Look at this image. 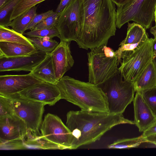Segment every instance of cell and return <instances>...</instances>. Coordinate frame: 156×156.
<instances>
[{
  "mask_svg": "<svg viewBox=\"0 0 156 156\" xmlns=\"http://www.w3.org/2000/svg\"><path fill=\"white\" fill-rule=\"evenodd\" d=\"M5 41L33 45L28 38L8 27L0 26V41Z\"/></svg>",
  "mask_w": 156,
  "mask_h": 156,
  "instance_id": "obj_23",
  "label": "cell"
},
{
  "mask_svg": "<svg viewBox=\"0 0 156 156\" xmlns=\"http://www.w3.org/2000/svg\"><path fill=\"white\" fill-rule=\"evenodd\" d=\"M58 17V14L55 12L54 14L47 17L36 25L33 30L49 29L55 27Z\"/></svg>",
  "mask_w": 156,
  "mask_h": 156,
  "instance_id": "obj_30",
  "label": "cell"
},
{
  "mask_svg": "<svg viewBox=\"0 0 156 156\" xmlns=\"http://www.w3.org/2000/svg\"><path fill=\"white\" fill-rule=\"evenodd\" d=\"M82 9V0H73L58 14L55 27L60 41H76L80 32Z\"/></svg>",
  "mask_w": 156,
  "mask_h": 156,
  "instance_id": "obj_9",
  "label": "cell"
},
{
  "mask_svg": "<svg viewBox=\"0 0 156 156\" xmlns=\"http://www.w3.org/2000/svg\"><path fill=\"white\" fill-rule=\"evenodd\" d=\"M133 82L136 92L156 86V68L152 60Z\"/></svg>",
  "mask_w": 156,
  "mask_h": 156,
  "instance_id": "obj_20",
  "label": "cell"
},
{
  "mask_svg": "<svg viewBox=\"0 0 156 156\" xmlns=\"http://www.w3.org/2000/svg\"><path fill=\"white\" fill-rule=\"evenodd\" d=\"M2 96L5 97L13 113L24 121L27 130L26 139L41 135L40 130L46 105L42 102L22 98L16 94Z\"/></svg>",
  "mask_w": 156,
  "mask_h": 156,
  "instance_id": "obj_4",
  "label": "cell"
},
{
  "mask_svg": "<svg viewBox=\"0 0 156 156\" xmlns=\"http://www.w3.org/2000/svg\"><path fill=\"white\" fill-rule=\"evenodd\" d=\"M40 130L41 135L47 140L70 149L73 140L72 133L56 115L48 113L45 116Z\"/></svg>",
  "mask_w": 156,
  "mask_h": 156,
  "instance_id": "obj_10",
  "label": "cell"
},
{
  "mask_svg": "<svg viewBox=\"0 0 156 156\" xmlns=\"http://www.w3.org/2000/svg\"><path fill=\"white\" fill-rule=\"evenodd\" d=\"M34 45L5 41H0V57L29 55L38 51Z\"/></svg>",
  "mask_w": 156,
  "mask_h": 156,
  "instance_id": "obj_18",
  "label": "cell"
},
{
  "mask_svg": "<svg viewBox=\"0 0 156 156\" xmlns=\"http://www.w3.org/2000/svg\"><path fill=\"white\" fill-rule=\"evenodd\" d=\"M70 44V42L60 41L57 47L50 53L55 75L57 81L61 78L74 64Z\"/></svg>",
  "mask_w": 156,
  "mask_h": 156,
  "instance_id": "obj_16",
  "label": "cell"
},
{
  "mask_svg": "<svg viewBox=\"0 0 156 156\" xmlns=\"http://www.w3.org/2000/svg\"><path fill=\"white\" fill-rule=\"evenodd\" d=\"M21 98L52 106L61 99V93L55 84L43 82L16 94Z\"/></svg>",
  "mask_w": 156,
  "mask_h": 156,
  "instance_id": "obj_11",
  "label": "cell"
},
{
  "mask_svg": "<svg viewBox=\"0 0 156 156\" xmlns=\"http://www.w3.org/2000/svg\"><path fill=\"white\" fill-rule=\"evenodd\" d=\"M152 61L154 63L156 68V55L152 59Z\"/></svg>",
  "mask_w": 156,
  "mask_h": 156,
  "instance_id": "obj_40",
  "label": "cell"
},
{
  "mask_svg": "<svg viewBox=\"0 0 156 156\" xmlns=\"http://www.w3.org/2000/svg\"><path fill=\"white\" fill-rule=\"evenodd\" d=\"M156 134V120L147 129L144 131L141 135L146 138L151 135Z\"/></svg>",
  "mask_w": 156,
  "mask_h": 156,
  "instance_id": "obj_33",
  "label": "cell"
},
{
  "mask_svg": "<svg viewBox=\"0 0 156 156\" xmlns=\"http://www.w3.org/2000/svg\"><path fill=\"white\" fill-rule=\"evenodd\" d=\"M34 76L43 82L55 84L57 80L54 69L50 53L30 73Z\"/></svg>",
  "mask_w": 156,
  "mask_h": 156,
  "instance_id": "obj_19",
  "label": "cell"
},
{
  "mask_svg": "<svg viewBox=\"0 0 156 156\" xmlns=\"http://www.w3.org/2000/svg\"><path fill=\"white\" fill-rule=\"evenodd\" d=\"M87 56L89 82L93 84L104 83L119 71L115 52L106 45L91 49Z\"/></svg>",
  "mask_w": 156,
  "mask_h": 156,
  "instance_id": "obj_5",
  "label": "cell"
},
{
  "mask_svg": "<svg viewBox=\"0 0 156 156\" xmlns=\"http://www.w3.org/2000/svg\"><path fill=\"white\" fill-rule=\"evenodd\" d=\"M47 53L40 50L29 55L0 57V72L31 71L45 58Z\"/></svg>",
  "mask_w": 156,
  "mask_h": 156,
  "instance_id": "obj_12",
  "label": "cell"
},
{
  "mask_svg": "<svg viewBox=\"0 0 156 156\" xmlns=\"http://www.w3.org/2000/svg\"><path fill=\"white\" fill-rule=\"evenodd\" d=\"M124 124H135L134 121L125 118L122 114L70 111L66 114V126L73 136L71 150L99 140L114 126Z\"/></svg>",
  "mask_w": 156,
  "mask_h": 156,
  "instance_id": "obj_2",
  "label": "cell"
},
{
  "mask_svg": "<svg viewBox=\"0 0 156 156\" xmlns=\"http://www.w3.org/2000/svg\"><path fill=\"white\" fill-rule=\"evenodd\" d=\"M24 34L28 37H48L52 38L54 37H57L60 38L58 31L55 27L49 29L33 30L25 33Z\"/></svg>",
  "mask_w": 156,
  "mask_h": 156,
  "instance_id": "obj_28",
  "label": "cell"
},
{
  "mask_svg": "<svg viewBox=\"0 0 156 156\" xmlns=\"http://www.w3.org/2000/svg\"><path fill=\"white\" fill-rule=\"evenodd\" d=\"M123 78L119 70L110 79L98 85L106 97L110 114H122L133 100L136 92L133 82Z\"/></svg>",
  "mask_w": 156,
  "mask_h": 156,
  "instance_id": "obj_6",
  "label": "cell"
},
{
  "mask_svg": "<svg viewBox=\"0 0 156 156\" xmlns=\"http://www.w3.org/2000/svg\"><path fill=\"white\" fill-rule=\"evenodd\" d=\"M1 150L26 149L23 140H14L0 143Z\"/></svg>",
  "mask_w": 156,
  "mask_h": 156,
  "instance_id": "obj_31",
  "label": "cell"
},
{
  "mask_svg": "<svg viewBox=\"0 0 156 156\" xmlns=\"http://www.w3.org/2000/svg\"><path fill=\"white\" fill-rule=\"evenodd\" d=\"M133 101L135 124L144 132L156 120V116L144 100L141 92H136Z\"/></svg>",
  "mask_w": 156,
  "mask_h": 156,
  "instance_id": "obj_17",
  "label": "cell"
},
{
  "mask_svg": "<svg viewBox=\"0 0 156 156\" xmlns=\"http://www.w3.org/2000/svg\"><path fill=\"white\" fill-rule=\"evenodd\" d=\"M141 92L146 103L156 116V86Z\"/></svg>",
  "mask_w": 156,
  "mask_h": 156,
  "instance_id": "obj_29",
  "label": "cell"
},
{
  "mask_svg": "<svg viewBox=\"0 0 156 156\" xmlns=\"http://www.w3.org/2000/svg\"><path fill=\"white\" fill-rule=\"evenodd\" d=\"M9 0H0V7L8 1Z\"/></svg>",
  "mask_w": 156,
  "mask_h": 156,
  "instance_id": "obj_39",
  "label": "cell"
},
{
  "mask_svg": "<svg viewBox=\"0 0 156 156\" xmlns=\"http://www.w3.org/2000/svg\"><path fill=\"white\" fill-rule=\"evenodd\" d=\"M128 23L126 36L115 51L119 61L121 60L123 52L133 51L140 47L149 38L146 29L142 26L135 22Z\"/></svg>",
  "mask_w": 156,
  "mask_h": 156,
  "instance_id": "obj_15",
  "label": "cell"
},
{
  "mask_svg": "<svg viewBox=\"0 0 156 156\" xmlns=\"http://www.w3.org/2000/svg\"><path fill=\"white\" fill-rule=\"evenodd\" d=\"M154 20H155V22H156V6L155 11V12H154Z\"/></svg>",
  "mask_w": 156,
  "mask_h": 156,
  "instance_id": "obj_41",
  "label": "cell"
},
{
  "mask_svg": "<svg viewBox=\"0 0 156 156\" xmlns=\"http://www.w3.org/2000/svg\"><path fill=\"white\" fill-rule=\"evenodd\" d=\"M20 0H9L0 7V26L9 27L15 7Z\"/></svg>",
  "mask_w": 156,
  "mask_h": 156,
  "instance_id": "obj_26",
  "label": "cell"
},
{
  "mask_svg": "<svg viewBox=\"0 0 156 156\" xmlns=\"http://www.w3.org/2000/svg\"><path fill=\"white\" fill-rule=\"evenodd\" d=\"M55 85L60 90L61 99L78 106L81 110L108 112L106 97L98 85L67 76H63Z\"/></svg>",
  "mask_w": 156,
  "mask_h": 156,
  "instance_id": "obj_3",
  "label": "cell"
},
{
  "mask_svg": "<svg viewBox=\"0 0 156 156\" xmlns=\"http://www.w3.org/2000/svg\"><path fill=\"white\" fill-rule=\"evenodd\" d=\"M80 32L76 42L79 48L90 50L107 45L114 36L116 12L112 0H82Z\"/></svg>",
  "mask_w": 156,
  "mask_h": 156,
  "instance_id": "obj_1",
  "label": "cell"
},
{
  "mask_svg": "<svg viewBox=\"0 0 156 156\" xmlns=\"http://www.w3.org/2000/svg\"><path fill=\"white\" fill-rule=\"evenodd\" d=\"M152 49L153 58L156 55V37H154L153 40Z\"/></svg>",
  "mask_w": 156,
  "mask_h": 156,
  "instance_id": "obj_37",
  "label": "cell"
},
{
  "mask_svg": "<svg viewBox=\"0 0 156 156\" xmlns=\"http://www.w3.org/2000/svg\"><path fill=\"white\" fill-rule=\"evenodd\" d=\"M73 0H60L55 12L58 14L71 2Z\"/></svg>",
  "mask_w": 156,
  "mask_h": 156,
  "instance_id": "obj_34",
  "label": "cell"
},
{
  "mask_svg": "<svg viewBox=\"0 0 156 156\" xmlns=\"http://www.w3.org/2000/svg\"><path fill=\"white\" fill-rule=\"evenodd\" d=\"M37 7L35 6L23 14L12 20L9 26L16 32L23 34L35 15Z\"/></svg>",
  "mask_w": 156,
  "mask_h": 156,
  "instance_id": "obj_22",
  "label": "cell"
},
{
  "mask_svg": "<svg viewBox=\"0 0 156 156\" xmlns=\"http://www.w3.org/2000/svg\"><path fill=\"white\" fill-rule=\"evenodd\" d=\"M153 39L149 38L140 47L122 52L119 70L124 80L133 82L152 60Z\"/></svg>",
  "mask_w": 156,
  "mask_h": 156,
  "instance_id": "obj_8",
  "label": "cell"
},
{
  "mask_svg": "<svg viewBox=\"0 0 156 156\" xmlns=\"http://www.w3.org/2000/svg\"><path fill=\"white\" fill-rule=\"evenodd\" d=\"M55 12L52 10L39 14H37L34 17L32 21L26 29L27 30H32L34 27L38 24L48 16L54 14Z\"/></svg>",
  "mask_w": 156,
  "mask_h": 156,
  "instance_id": "obj_32",
  "label": "cell"
},
{
  "mask_svg": "<svg viewBox=\"0 0 156 156\" xmlns=\"http://www.w3.org/2000/svg\"><path fill=\"white\" fill-rule=\"evenodd\" d=\"M116 5L118 6L121 5L126 4L134 0H112Z\"/></svg>",
  "mask_w": 156,
  "mask_h": 156,
  "instance_id": "obj_36",
  "label": "cell"
},
{
  "mask_svg": "<svg viewBox=\"0 0 156 156\" xmlns=\"http://www.w3.org/2000/svg\"><path fill=\"white\" fill-rule=\"evenodd\" d=\"M30 73L23 75L0 76V95L7 96L17 93L43 82Z\"/></svg>",
  "mask_w": 156,
  "mask_h": 156,
  "instance_id": "obj_13",
  "label": "cell"
},
{
  "mask_svg": "<svg viewBox=\"0 0 156 156\" xmlns=\"http://www.w3.org/2000/svg\"><path fill=\"white\" fill-rule=\"evenodd\" d=\"M145 138L147 142L151 143L156 146V134L151 135Z\"/></svg>",
  "mask_w": 156,
  "mask_h": 156,
  "instance_id": "obj_35",
  "label": "cell"
},
{
  "mask_svg": "<svg viewBox=\"0 0 156 156\" xmlns=\"http://www.w3.org/2000/svg\"><path fill=\"white\" fill-rule=\"evenodd\" d=\"M45 0H20L14 9L11 16V21L28 11L37 4Z\"/></svg>",
  "mask_w": 156,
  "mask_h": 156,
  "instance_id": "obj_27",
  "label": "cell"
},
{
  "mask_svg": "<svg viewBox=\"0 0 156 156\" xmlns=\"http://www.w3.org/2000/svg\"><path fill=\"white\" fill-rule=\"evenodd\" d=\"M155 23V25L150 29V32L154 35V37H156V22Z\"/></svg>",
  "mask_w": 156,
  "mask_h": 156,
  "instance_id": "obj_38",
  "label": "cell"
},
{
  "mask_svg": "<svg viewBox=\"0 0 156 156\" xmlns=\"http://www.w3.org/2000/svg\"><path fill=\"white\" fill-rule=\"evenodd\" d=\"M23 142L26 149H66L65 147L47 140L42 135L24 140Z\"/></svg>",
  "mask_w": 156,
  "mask_h": 156,
  "instance_id": "obj_21",
  "label": "cell"
},
{
  "mask_svg": "<svg viewBox=\"0 0 156 156\" xmlns=\"http://www.w3.org/2000/svg\"><path fill=\"white\" fill-rule=\"evenodd\" d=\"M145 142H147L145 138L141 135L136 137L118 140L108 145L107 147L109 149H129L137 147Z\"/></svg>",
  "mask_w": 156,
  "mask_h": 156,
  "instance_id": "obj_24",
  "label": "cell"
},
{
  "mask_svg": "<svg viewBox=\"0 0 156 156\" xmlns=\"http://www.w3.org/2000/svg\"><path fill=\"white\" fill-rule=\"evenodd\" d=\"M27 130L24 121L14 114L0 117V143L26 139Z\"/></svg>",
  "mask_w": 156,
  "mask_h": 156,
  "instance_id": "obj_14",
  "label": "cell"
},
{
  "mask_svg": "<svg viewBox=\"0 0 156 156\" xmlns=\"http://www.w3.org/2000/svg\"><path fill=\"white\" fill-rule=\"evenodd\" d=\"M156 0H134L124 5L118 6L116 27L133 21L147 29L154 20Z\"/></svg>",
  "mask_w": 156,
  "mask_h": 156,
  "instance_id": "obj_7",
  "label": "cell"
},
{
  "mask_svg": "<svg viewBox=\"0 0 156 156\" xmlns=\"http://www.w3.org/2000/svg\"><path fill=\"white\" fill-rule=\"evenodd\" d=\"M27 37L33 45L38 50L47 53L51 52L59 44L56 40L48 37Z\"/></svg>",
  "mask_w": 156,
  "mask_h": 156,
  "instance_id": "obj_25",
  "label": "cell"
}]
</instances>
